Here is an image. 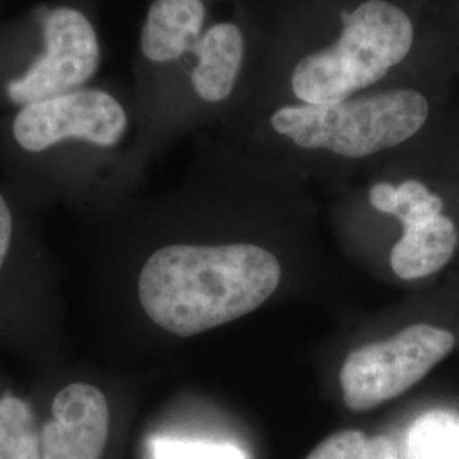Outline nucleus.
I'll return each mask as SVG.
<instances>
[{"label": "nucleus", "mask_w": 459, "mask_h": 459, "mask_svg": "<svg viewBox=\"0 0 459 459\" xmlns=\"http://www.w3.org/2000/svg\"><path fill=\"white\" fill-rule=\"evenodd\" d=\"M279 281V261L263 247L167 246L142 267L138 298L155 325L193 337L257 310Z\"/></svg>", "instance_id": "f257e3e1"}, {"label": "nucleus", "mask_w": 459, "mask_h": 459, "mask_svg": "<svg viewBox=\"0 0 459 459\" xmlns=\"http://www.w3.org/2000/svg\"><path fill=\"white\" fill-rule=\"evenodd\" d=\"M102 55L94 0H48L0 22V109L96 82Z\"/></svg>", "instance_id": "f03ea898"}, {"label": "nucleus", "mask_w": 459, "mask_h": 459, "mask_svg": "<svg viewBox=\"0 0 459 459\" xmlns=\"http://www.w3.org/2000/svg\"><path fill=\"white\" fill-rule=\"evenodd\" d=\"M411 16L390 0H364L339 38L298 60L291 91L301 104L328 106L361 94L400 65L413 45Z\"/></svg>", "instance_id": "7ed1b4c3"}, {"label": "nucleus", "mask_w": 459, "mask_h": 459, "mask_svg": "<svg viewBox=\"0 0 459 459\" xmlns=\"http://www.w3.org/2000/svg\"><path fill=\"white\" fill-rule=\"evenodd\" d=\"M427 117L429 100L422 92L390 89L328 106H282L271 117V126L298 147L364 159L411 140Z\"/></svg>", "instance_id": "20e7f679"}, {"label": "nucleus", "mask_w": 459, "mask_h": 459, "mask_svg": "<svg viewBox=\"0 0 459 459\" xmlns=\"http://www.w3.org/2000/svg\"><path fill=\"white\" fill-rule=\"evenodd\" d=\"M125 96L108 83H89L9 113V138L26 157L111 153L132 126Z\"/></svg>", "instance_id": "39448f33"}, {"label": "nucleus", "mask_w": 459, "mask_h": 459, "mask_svg": "<svg viewBox=\"0 0 459 459\" xmlns=\"http://www.w3.org/2000/svg\"><path fill=\"white\" fill-rule=\"evenodd\" d=\"M455 345L456 337L449 330L417 324L352 351L341 369L345 405L351 411H369L405 394Z\"/></svg>", "instance_id": "423d86ee"}, {"label": "nucleus", "mask_w": 459, "mask_h": 459, "mask_svg": "<svg viewBox=\"0 0 459 459\" xmlns=\"http://www.w3.org/2000/svg\"><path fill=\"white\" fill-rule=\"evenodd\" d=\"M208 0H150L138 38L136 96L164 99L210 26Z\"/></svg>", "instance_id": "0eeeda50"}, {"label": "nucleus", "mask_w": 459, "mask_h": 459, "mask_svg": "<svg viewBox=\"0 0 459 459\" xmlns=\"http://www.w3.org/2000/svg\"><path fill=\"white\" fill-rule=\"evenodd\" d=\"M109 405L98 386L72 383L55 394L41 429V459H100L109 437Z\"/></svg>", "instance_id": "6e6552de"}, {"label": "nucleus", "mask_w": 459, "mask_h": 459, "mask_svg": "<svg viewBox=\"0 0 459 459\" xmlns=\"http://www.w3.org/2000/svg\"><path fill=\"white\" fill-rule=\"evenodd\" d=\"M246 58V38L233 21L212 22L165 98L216 106L233 94ZM164 98V99H165Z\"/></svg>", "instance_id": "1a4fd4ad"}, {"label": "nucleus", "mask_w": 459, "mask_h": 459, "mask_svg": "<svg viewBox=\"0 0 459 459\" xmlns=\"http://www.w3.org/2000/svg\"><path fill=\"white\" fill-rule=\"evenodd\" d=\"M458 240V229L446 214L403 225V235L392 250V269L407 281L427 278L451 261Z\"/></svg>", "instance_id": "9d476101"}, {"label": "nucleus", "mask_w": 459, "mask_h": 459, "mask_svg": "<svg viewBox=\"0 0 459 459\" xmlns=\"http://www.w3.org/2000/svg\"><path fill=\"white\" fill-rule=\"evenodd\" d=\"M369 201L377 212L396 216L402 225L439 216L444 208L443 199L419 181H405L400 186L377 182L369 191Z\"/></svg>", "instance_id": "9b49d317"}, {"label": "nucleus", "mask_w": 459, "mask_h": 459, "mask_svg": "<svg viewBox=\"0 0 459 459\" xmlns=\"http://www.w3.org/2000/svg\"><path fill=\"white\" fill-rule=\"evenodd\" d=\"M409 459H459V417L432 411L411 424L407 436Z\"/></svg>", "instance_id": "f8f14e48"}, {"label": "nucleus", "mask_w": 459, "mask_h": 459, "mask_svg": "<svg viewBox=\"0 0 459 459\" xmlns=\"http://www.w3.org/2000/svg\"><path fill=\"white\" fill-rule=\"evenodd\" d=\"M0 459H41L33 411L14 394L0 396Z\"/></svg>", "instance_id": "ddd939ff"}, {"label": "nucleus", "mask_w": 459, "mask_h": 459, "mask_svg": "<svg viewBox=\"0 0 459 459\" xmlns=\"http://www.w3.org/2000/svg\"><path fill=\"white\" fill-rule=\"evenodd\" d=\"M307 459H400L394 444L383 436L342 430L318 444Z\"/></svg>", "instance_id": "4468645a"}, {"label": "nucleus", "mask_w": 459, "mask_h": 459, "mask_svg": "<svg viewBox=\"0 0 459 459\" xmlns=\"http://www.w3.org/2000/svg\"><path fill=\"white\" fill-rule=\"evenodd\" d=\"M153 459H248L233 444L196 443L157 437L152 441Z\"/></svg>", "instance_id": "2eb2a0df"}, {"label": "nucleus", "mask_w": 459, "mask_h": 459, "mask_svg": "<svg viewBox=\"0 0 459 459\" xmlns=\"http://www.w3.org/2000/svg\"><path fill=\"white\" fill-rule=\"evenodd\" d=\"M13 229H14V221H13V212L11 206L7 203V199L0 193V269L4 265V261L7 257L11 240H13Z\"/></svg>", "instance_id": "dca6fc26"}]
</instances>
